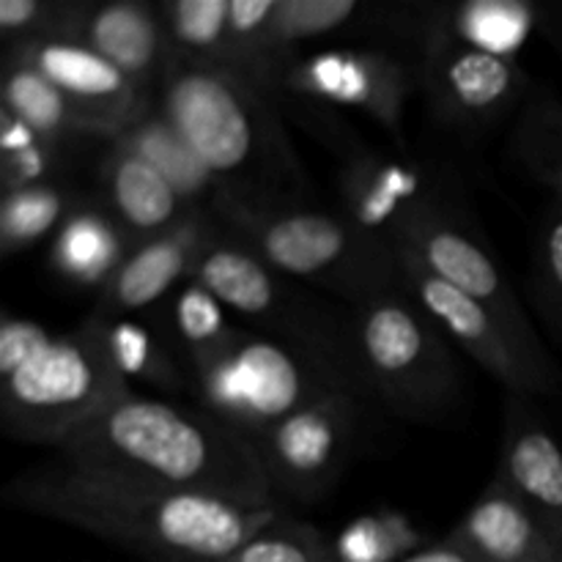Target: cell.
I'll return each instance as SVG.
<instances>
[{"label":"cell","mask_w":562,"mask_h":562,"mask_svg":"<svg viewBox=\"0 0 562 562\" xmlns=\"http://www.w3.org/2000/svg\"><path fill=\"white\" fill-rule=\"evenodd\" d=\"M187 387L198 395V406L245 439L327 395L360 393L355 376L338 362L245 327L187 373Z\"/></svg>","instance_id":"obj_7"},{"label":"cell","mask_w":562,"mask_h":562,"mask_svg":"<svg viewBox=\"0 0 562 562\" xmlns=\"http://www.w3.org/2000/svg\"><path fill=\"white\" fill-rule=\"evenodd\" d=\"M154 104L228 198L256 206L305 203L307 176L274 97L250 80L223 66L170 55L154 86Z\"/></svg>","instance_id":"obj_3"},{"label":"cell","mask_w":562,"mask_h":562,"mask_svg":"<svg viewBox=\"0 0 562 562\" xmlns=\"http://www.w3.org/2000/svg\"><path fill=\"white\" fill-rule=\"evenodd\" d=\"M346 355L360 393L409 420H437L459 398L456 346L404 285L349 307Z\"/></svg>","instance_id":"obj_6"},{"label":"cell","mask_w":562,"mask_h":562,"mask_svg":"<svg viewBox=\"0 0 562 562\" xmlns=\"http://www.w3.org/2000/svg\"><path fill=\"white\" fill-rule=\"evenodd\" d=\"M536 300L562 340V206L543 214L538 225Z\"/></svg>","instance_id":"obj_34"},{"label":"cell","mask_w":562,"mask_h":562,"mask_svg":"<svg viewBox=\"0 0 562 562\" xmlns=\"http://www.w3.org/2000/svg\"><path fill=\"white\" fill-rule=\"evenodd\" d=\"M60 459L140 477L179 492L274 508L250 439L203 406L173 404L126 390L58 448Z\"/></svg>","instance_id":"obj_2"},{"label":"cell","mask_w":562,"mask_h":562,"mask_svg":"<svg viewBox=\"0 0 562 562\" xmlns=\"http://www.w3.org/2000/svg\"><path fill=\"white\" fill-rule=\"evenodd\" d=\"M398 258L404 289L437 322L450 344L475 360L483 371L492 373L503 384L505 393L530 398L554 387L558 373L543 346L525 344L481 302L461 294L459 289L439 280L412 258L401 252Z\"/></svg>","instance_id":"obj_12"},{"label":"cell","mask_w":562,"mask_h":562,"mask_svg":"<svg viewBox=\"0 0 562 562\" xmlns=\"http://www.w3.org/2000/svg\"><path fill=\"white\" fill-rule=\"evenodd\" d=\"M126 390L97 313L64 335L11 313L0 322V412L20 442L60 448Z\"/></svg>","instance_id":"obj_4"},{"label":"cell","mask_w":562,"mask_h":562,"mask_svg":"<svg viewBox=\"0 0 562 562\" xmlns=\"http://www.w3.org/2000/svg\"><path fill=\"white\" fill-rule=\"evenodd\" d=\"M338 187L340 212L368 236L393 247L423 214L445 203L437 176L406 154H351Z\"/></svg>","instance_id":"obj_14"},{"label":"cell","mask_w":562,"mask_h":562,"mask_svg":"<svg viewBox=\"0 0 562 562\" xmlns=\"http://www.w3.org/2000/svg\"><path fill=\"white\" fill-rule=\"evenodd\" d=\"M99 316V313H97ZM113 355L115 368L126 384L143 382L157 390H181L187 384V371L159 324H143L137 316H99Z\"/></svg>","instance_id":"obj_25"},{"label":"cell","mask_w":562,"mask_h":562,"mask_svg":"<svg viewBox=\"0 0 562 562\" xmlns=\"http://www.w3.org/2000/svg\"><path fill=\"white\" fill-rule=\"evenodd\" d=\"M362 426V395L333 393L250 439L274 497L318 503L340 481Z\"/></svg>","instance_id":"obj_10"},{"label":"cell","mask_w":562,"mask_h":562,"mask_svg":"<svg viewBox=\"0 0 562 562\" xmlns=\"http://www.w3.org/2000/svg\"><path fill=\"white\" fill-rule=\"evenodd\" d=\"M3 499L154 562H225L280 514L64 459L16 475Z\"/></svg>","instance_id":"obj_1"},{"label":"cell","mask_w":562,"mask_h":562,"mask_svg":"<svg viewBox=\"0 0 562 562\" xmlns=\"http://www.w3.org/2000/svg\"><path fill=\"white\" fill-rule=\"evenodd\" d=\"M75 38L151 93L170 60L162 16L148 0H80Z\"/></svg>","instance_id":"obj_18"},{"label":"cell","mask_w":562,"mask_h":562,"mask_svg":"<svg viewBox=\"0 0 562 562\" xmlns=\"http://www.w3.org/2000/svg\"><path fill=\"white\" fill-rule=\"evenodd\" d=\"M450 536L477 562H562L554 538L497 477Z\"/></svg>","instance_id":"obj_20"},{"label":"cell","mask_w":562,"mask_h":562,"mask_svg":"<svg viewBox=\"0 0 562 562\" xmlns=\"http://www.w3.org/2000/svg\"><path fill=\"white\" fill-rule=\"evenodd\" d=\"M3 108L25 121L44 140H53L58 146L71 148L77 140H93L64 91L16 49H5Z\"/></svg>","instance_id":"obj_23"},{"label":"cell","mask_w":562,"mask_h":562,"mask_svg":"<svg viewBox=\"0 0 562 562\" xmlns=\"http://www.w3.org/2000/svg\"><path fill=\"white\" fill-rule=\"evenodd\" d=\"M225 562H340L335 547L313 525L280 510Z\"/></svg>","instance_id":"obj_31"},{"label":"cell","mask_w":562,"mask_h":562,"mask_svg":"<svg viewBox=\"0 0 562 562\" xmlns=\"http://www.w3.org/2000/svg\"><path fill=\"white\" fill-rule=\"evenodd\" d=\"M439 14L461 42L505 58H516L538 25L536 5L525 0H470L439 5Z\"/></svg>","instance_id":"obj_27"},{"label":"cell","mask_w":562,"mask_h":562,"mask_svg":"<svg viewBox=\"0 0 562 562\" xmlns=\"http://www.w3.org/2000/svg\"><path fill=\"white\" fill-rule=\"evenodd\" d=\"M170 55L231 69V0H159Z\"/></svg>","instance_id":"obj_28"},{"label":"cell","mask_w":562,"mask_h":562,"mask_svg":"<svg viewBox=\"0 0 562 562\" xmlns=\"http://www.w3.org/2000/svg\"><path fill=\"white\" fill-rule=\"evenodd\" d=\"M113 143L135 154V157H140L146 165H151L184 198V203L192 212H212L214 203L225 195L223 184L203 165L195 148L159 113L154 102L135 121H130L113 137Z\"/></svg>","instance_id":"obj_21"},{"label":"cell","mask_w":562,"mask_h":562,"mask_svg":"<svg viewBox=\"0 0 562 562\" xmlns=\"http://www.w3.org/2000/svg\"><path fill=\"white\" fill-rule=\"evenodd\" d=\"M80 0H0L5 49L42 38H75Z\"/></svg>","instance_id":"obj_33"},{"label":"cell","mask_w":562,"mask_h":562,"mask_svg":"<svg viewBox=\"0 0 562 562\" xmlns=\"http://www.w3.org/2000/svg\"><path fill=\"white\" fill-rule=\"evenodd\" d=\"M333 547L340 562H398L426 543L409 521L384 510L346 525Z\"/></svg>","instance_id":"obj_32"},{"label":"cell","mask_w":562,"mask_h":562,"mask_svg":"<svg viewBox=\"0 0 562 562\" xmlns=\"http://www.w3.org/2000/svg\"><path fill=\"white\" fill-rule=\"evenodd\" d=\"M510 154L536 179L547 181L562 203V104L536 99L525 108L510 140Z\"/></svg>","instance_id":"obj_30"},{"label":"cell","mask_w":562,"mask_h":562,"mask_svg":"<svg viewBox=\"0 0 562 562\" xmlns=\"http://www.w3.org/2000/svg\"><path fill=\"white\" fill-rule=\"evenodd\" d=\"M69 148L31 130L9 110H0V181L3 192L47 184L64 179Z\"/></svg>","instance_id":"obj_29"},{"label":"cell","mask_w":562,"mask_h":562,"mask_svg":"<svg viewBox=\"0 0 562 562\" xmlns=\"http://www.w3.org/2000/svg\"><path fill=\"white\" fill-rule=\"evenodd\" d=\"M82 198L66 179L47 184L25 187V190L3 192L0 201V256L11 258L47 236L58 234Z\"/></svg>","instance_id":"obj_26"},{"label":"cell","mask_w":562,"mask_h":562,"mask_svg":"<svg viewBox=\"0 0 562 562\" xmlns=\"http://www.w3.org/2000/svg\"><path fill=\"white\" fill-rule=\"evenodd\" d=\"M420 88L417 58L387 44H333L300 55L289 66L283 93L329 108L357 110L404 140V113Z\"/></svg>","instance_id":"obj_9"},{"label":"cell","mask_w":562,"mask_h":562,"mask_svg":"<svg viewBox=\"0 0 562 562\" xmlns=\"http://www.w3.org/2000/svg\"><path fill=\"white\" fill-rule=\"evenodd\" d=\"M217 231L212 212H192L165 234L132 245L124 263L99 291V316H140L157 311L181 283L192 280L203 247Z\"/></svg>","instance_id":"obj_16"},{"label":"cell","mask_w":562,"mask_h":562,"mask_svg":"<svg viewBox=\"0 0 562 562\" xmlns=\"http://www.w3.org/2000/svg\"><path fill=\"white\" fill-rule=\"evenodd\" d=\"M398 562H477V560L472 558V554L467 552L453 536H448L442 538V541L426 543V547L415 549V552L406 554V558H401Z\"/></svg>","instance_id":"obj_35"},{"label":"cell","mask_w":562,"mask_h":562,"mask_svg":"<svg viewBox=\"0 0 562 562\" xmlns=\"http://www.w3.org/2000/svg\"><path fill=\"white\" fill-rule=\"evenodd\" d=\"M192 280L206 285L228 313L241 318L245 329L327 357L351 373L346 355L349 305H333L322 291L274 272L220 223L198 258Z\"/></svg>","instance_id":"obj_8"},{"label":"cell","mask_w":562,"mask_h":562,"mask_svg":"<svg viewBox=\"0 0 562 562\" xmlns=\"http://www.w3.org/2000/svg\"><path fill=\"white\" fill-rule=\"evenodd\" d=\"M11 49L25 55L49 82L64 91L93 140H113L154 102L151 91L132 82L124 71L77 38H42Z\"/></svg>","instance_id":"obj_15"},{"label":"cell","mask_w":562,"mask_h":562,"mask_svg":"<svg viewBox=\"0 0 562 562\" xmlns=\"http://www.w3.org/2000/svg\"><path fill=\"white\" fill-rule=\"evenodd\" d=\"M395 247L401 256L412 258L439 280L459 289L461 294L488 307L516 338L530 346H543L519 294L486 241L475 231H470V225L448 203H439L431 212L423 214Z\"/></svg>","instance_id":"obj_13"},{"label":"cell","mask_w":562,"mask_h":562,"mask_svg":"<svg viewBox=\"0 0 562 562\" xmlns=\"http://www.w3.org/2000/svg\"><path fill=\"white\" fill-rule=\"evenodd\" d=\"M97 201L124 231L130 245L154 239L192 214L184 198L151 165L113 140L104 143L99 154Z\"/></svg>","instance_id":"obj_19"},{"label":"cell","mask_w":562,"mask_h":562,"mask_svg":"<svg viewBox=\"0 0 562 562\" xmlns=\"http://www.w3.org/2000/svg\"><path fill=\"white\" fill-rule=\"evenodd\" d=\"M494 477L519 497L562 549V448L519 395H508L505 404L503 448Z\"/></svg>","instance_id":"obj_17"},{"label":"cell","mask_w":562,"mask_h":562,"mask_svg":"<svg viewBox=\"0 0 562 562\" xmlns=\"http://www.w3.org/2000/svg\"><path fill=\"white\" fill-rule=\"evenodd\" d=\"M157 324L179 355L187 373L217 355L241 329L239 324L231 322L228 307L198 280L181 283L157 307Z\"/></svg>","instance_id":"obj_24"},{"label":"cell","mask_w":562,"mask_h":562,"mask_svg":"<svg viewBox=\"0 0 562 562\" xmlns=\"http://www.w3.org/2000/svg\"><path fill=\"white\" fill-rule=\"evenodd\" d=\"M212 214L274 272L333 294L340 305H360L404 285L398 250L368 236L344 212L307 203L256 206L223 195Z\"/></svg>","instance_id":"obj_5"},{"label":"cell","mask_w":562,"mask_h":562,"mask_svg":"<svg viewBox=\"0 0 562 562\" xmlns=\"http://www.w3.org/2000/svg\"><path fill=\"white\" fill-rule=\"evenodd\" d=\"M130 250V239L102 203L97 198H82L53 236L49 263L66 283L102 291Z\"/></svg>","instance_id":"obj_22"},{"label":"cell","mask_w":562,"mask_h":562,"mask_svg":"<svg viewBox=\"0 0 562 562\" xmlns=\"http://www.w3.org/2000/svg\"><path fill=\"white\" fill-rule=\"evenodd\" d=\"M417 77L431 113L459 130V135H481L497 124L527 86L519 58L461 42L448 31L437 3L431 5V22L417 49Z\"/></svg>","instance_id":"obj_11"}]
</instances>
